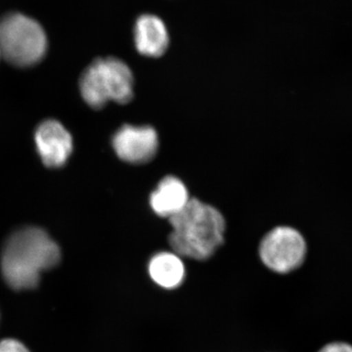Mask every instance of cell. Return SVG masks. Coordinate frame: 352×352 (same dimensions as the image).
Returning a JSON list of instances; mask_svg holds the SVG:
<instances>
[{"label":"cell","instance_id":"6da1fadb","mask_svg":"<svg viewBox=\"0 0 352 352\" xmlns=\"http://www.w3.org/2000/svg\"><path fill=\"white\" fill-rule=\"evenodd\" d=\"M168 222V245L182 258L208 261L226 242V217L219 208L199 199H190L186 207Z\"/></svg>","mask_w":352,"mask_h":352},{"label":"cell","instance_id":"7a4b0ae2","mask_svg":"<svg viewBox=\"0 0 352 352\" xmlns=\"http://www.w3.org/2000/svg\"><path fill=\"white\" fill-rule=\"evenodd\" d=\"M61 250L50 235L38 227L20 229L3 248L1 270L6 283L14 289H31L38 285L43 271L56 266Z\"/></svg>","mask_w":352,"mask_h":352},{"label":"cell","instance_id":"3957f363","mask_svg":"<svg viewBox=\"0 0 352 352\" xmlns=\"http://www.w3.org/2000/svg\"><path fill=\"white\" fill-rule=\"evenodd\" d=\"M80 90L85 103L96 110L110 101L126 105L134 97L133 73L119 58H98L83 72Z\"/></svg>","mask_w":352,"mask_h":352},{"label":"cell","instance_id":"277c9868","mask_svg":"<svg viewBox=\"0 0 352 352\" xmlns=\"http://www.w3.org/2000/svg\"><path fill=\"white\" fill-rule=\"evenodd\" d=\"M47 36L38 21L13 12L0 19V55L20 68L38 64L47 51Z\"/></svg>","mask_w":352,"mask_h":352},{"label":"cell","instance_id":"5b68a950","mask_svg":"<svg viewBox=\"0 0 352 352\" xmlns=\"http://www.w3.org/2000/svg\"><path fill=\"white\" fill-rule=\"evenodd\" d=\"M307 254V243L295 227H274L263 236L258 245L261 263L277 274H289L300 268Z\"/></svg>","mask_w":352,"mask_h":352},{"label":"cell","instance_id":"8992f818","mask_svg":"<svg viewBox=\"0 0 352 352\" xmlns=\"http://www.w3.org/2000/svg\"><path fill=\"white\" fill-rule=\"evenodd\" d=\"M112 146L117 156L124 163L138 166L149 164L159 152V133L149 124H124L113 134Z\"/></svg>","mask_w":352,"mask_h":352},{"label":"cell","instance_id":"52a82bcc","mask_svg":"<svg viewBox=\"0 0 352 352\" xmlns=\"http://www.w3.org/2000/svg\"><path fill=\"white\" fill-rule=\"evenodd\" d=\"M36 150L48 168H61L73 152V138L61 122L44 120L34 133Z\"/></svg>","mask_w":352,"mask_h":352},{"label":"cell","instance_id":"ba28073f","mask_svg":"<svg viewBox=\"0 0 352 352\" xmlns=\"http://www.w3.org/2000/svg\"><path fill=\"white\" fill-rule=\"evenodd\" d=\"M189 190L180 178L168 175L157 183L156 189L150 194V208L162 219H170L189 203Z\"/></svg>","mask_w":352,"mask_h":352},{"label":"cell","instance_id":"9c48e42d","mask_svg":"<svg viewBox=\"0 0 352 352\" xmlns=\"http://www.w3.org/2000/svg\"><path fill=\"white\" fill-rule=\"evenodd\" d=\"M134 43L143 56H163L170 45V36L163 20L151 14L141 15L134 25Z\"/></svg>","mask_w":352,"mask_h":352},{"label":"cell","instance_id":"30bf717a","mask_svg":"<svg viewBox=\"0 0 352 352\" xmlns=\"http://www.w3.org/2000/svg\"><path fill=\"white\" fill-rule=\"evenodd\" d=\"M147 271L153 283L168 291L179 288L186 278L183 258L171 250L153 254L148 261Z\"/></svg>","mask_w":352,"mask_h":352},{"label":"cell","instance_id":"8fae6325","mask_svg":"<svg viewBox=\"0 0 352 352\" xmlns=\"http://www.w3.org/2000/svg\"><path fill=\"white\" fill-rule=\"evenodd\" d=\"M0 352H31L19 340L6 339L0 342Z\"/></svg>","mask_w":352,"mask_h":352},{"label":"cell","instance_id":"7c38bea8","mask_svg":"<svg viewBox=\"0 0 352 352\" xmlns=\"http://www.w3.org/2000/svg\"><path fill=\"white\" fill-rule=\"evenodd\" d=\"M318 352H352V346L346 342H332L322 347Z\"/></svg>","mask_w":352,"mask_h":352},{"label":"cell","instance_id":"4fadbf2b","mask_svg":"<svg viewBox=\"0 0 352 352\" xmlns=\"http://www.w3.org/2000/svg\"><path fill=\"white\" fill-rule=\"evenodd\" d=\"M0 58H1V55H0Z\"/></svg>","mask_w":352,"mask_h":352}]
</instances>
